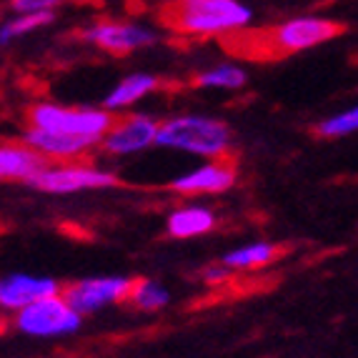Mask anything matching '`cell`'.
Returning a JSON list of instances; mask_svg holds the SVG:
<instances>
[{"label": "cell", "instance_id": "1", "mask_svg": "<svg viewBox=\"0 0 358 358\" xmlns=\"http://www.w3.org/2000/svg\"><path fill=\"white\" fill-rule=\"evenodd\" d=\"M158 20L178 36L223 38L251 23V10L238 0H168Z\"/></svg>", "mask_w": 358, "mask_h": 358}, {"label": "cell", "instance_id": "2", "mask_svg": "<svg viewBox=\"0 0 358 358\" xmlns=\"http://www.w3.org/2000/svg\"><path fill=\"white\" fill-rule=\"evenodd\" d=\"M158 145L203 158H228L231 131L226 123L206 115H176L158 126Z\"/></svg>", "mask_w": 358, "mask_h": 358}, {"label": "cell", "instance_id": "3", "mask_svg": "<svg viewBox=\"0 0 358 358\" xmlns=\"http://www.w3.org/2000/svg\"><path fill=\"white\" fill-rule=\"evenodd\" d=\"M28 126L41 131L60 133V136L85 138L90 143H101L103 136L113 126L110 110L98 108H73L55 103H38L28 110Z\"/></svg>", "mask_w": 358, "mask_h": 358}, {"label": "cell", "instance_id": "4", "mask_svg": "<svg viewBox=\"0 0 358 358\" xmlns=\"http://www.w3.org/2000/svg\"><path fill=\"white\" fill-rule=\"evenodd\" d=\"M80 310H76L63 293H53L45 299H38L18 310L15 326L28 336H68L80 329Z\"/></svg>", "mask_w": 358, "mask_h": 358}, {"label": "cell", "instance_id": "5", "mask_svg": "<svg viewBox=\"0 0 358 358\" xmlns=\"http://www.w3.org/2000/svg\"><path fill=\"white\" fill-rule=\"evenodd\" d=\"M33 188L45 193H78V191H96V188H113L118 178L108 171L93 168L85 161H66L58 166H45L36 178L30 180Z\"/></svg>", "mask_w": 358, "mask_h": 358}, {"label": "cell", "instance_id": "6", "mask_svg": "<svg viewBox=\"0 0 358 358\" xmlns=\"http://www.w3.org/2000/svg\"><path fill=\"white\" fill-rule=\"evenodd\" d=\"M80 38L110 55H128L133 50L155 43V36L148 28L131 23H115V20H103V23L88 25L85 30H80Z\"/></svg>", "mask_w": 358, "mask_h": 358}, {"label": "cell", "instance_id": "7", "mask_svg": "<svg viewBox=\"0 0 358 358\" xmlns=\"http://www.w3.org/2000/svg\"><path fill=\"white\" fill-rule=\"evenodd\" d=\"M158 126L148 115H126V118L113 120L110 131L103 136L101 145L106 153L113 155H131L138 150L150 148L158 143Z\"/></svg>", "mask_w": 358, "mask_h": 358}, {"label": "cell", "instance_id": "8", "mask_svg": "<svg viewBox=\"0 0 358 358\" xmlns=\"http://www.w3.org/2000/svg\"><path fill=\"white\" fill-rule=\"evenodd\" d=\"M131 278H88V281L73 283L63 291L68 303L80 313H93L110 303H126L131 293Z\"/></svg>", "mask_w": 358, "mask_h": 358}, {"label": "cell", "instance_id": "9", "mask_svg": "<svg viewBox=\"0 0 358 358\" xmlns=\"http://www.w3.org/2000/svg\"><path fill=\"white\" fill-rule=\"evenodd\" d=\"M236 161L233 155L228 158H210V163L196 168L191 173L178 176V178L171 183L176 193H183V196H210V193H223L228 191L233 183H236Z\"/></svg>", "mask_w": 358, "mask_h": 358}, {"label": "cell", "instance_id": "10", "mask_svg": "<svg viewBox=\"0 0 358 358\" xmlns=\"http://www.w3.org/2000/svg\"><path fill=\"white\" fill-rule=\"evenodd\" d=\"M58 293L53 278H36V275H8L0 278V308L20 310L28 303Z\"/></svg>", "mask_w": 358, "mask_h": 358}, {"label": "cell", "instance_id": "11", "mask_svg": "<svg viewBox=\"0 0 358 358\" xmlns=\"http://www.w3.org/2000/svg\"><path fill=\"white\" fill-rule=\"evenodd\" d=\"M48 166V158L28 143H0V180H30Z\"/></svg>", "mask_w": 358, "mask_h": 358}, {"label": "cell", "instance_id": "12", "mask_svg": "<svg viewBox=\"0 0 358 358\" xmlns=\"http://www.w3.org/2000/svg\"><path fill=\"white\" fill-rule=\"evenodd\" d=\"M25 143L33 145L38 153H43L45 158H58V161H73L80 158L90 150V141L85 138H73V136H60V133L41 131V128H30L25 133Z\"/></svg>", "mask_w": 358, "mask_h": 358}, {"label": "cell", "instance_id": "13", "mask_svg": "<svg viewBox=\"0 0 358 358\" xmlns=\"http://www.w3.org/2000/svg\"><path fill=\"white\" fill-rule=\"evenodd\" d=\"M215 228V215L203 206H188L168 215V233L173 238H196Z\"/></svg>", "mask_w": 358, "mask_h": 358}, {"label": "cell", "instance_id": "14", "mask_svg": "<svg viewBox=\"0 0 358 358\" xmlns=\"http://www.w3.org/2000/svg\"><path fill=\"white\" fill-rule=\"evenodd\" d=\"M158 88H161V80L155 76H148V73L128 76L110 90V96L106 98V108L108 110H118V108L133 106V103L143 101L145 96H150Z\"/></svg>", "mask_w": 358, "mask_h": 358}, {"label": "cell", "instance_id": "15", "mask_svg": "<svg viewBox=\"0 0 358 358\" xmlns=\"http://www.w3.org/2000/svg\"><path fill=\"white\" fill-rule=\"evenodd\" d=\"M283 253V248L273 243H248L238 251H231L223 256V263H226L231 271H253V268H263L268 263L278 261Z\"/></svg>", "mask_w": 358, "mask_h": 358}, {"label": "cell", "instance_id": "16", "mask_svg": "<svg viewBox=\"0 0 358 358\" xmlns=\"http://www.w3.org/2000/svg\"><path fill=\"white\" fill-rule=\"evenodd\" d=\"M245 83V73L238 66H215L210 71H203L196 76L198 88H223L238 90Z\"/></svg>", "mask_w": 358, "mask_h": 358}, {"label": "cell", "instance_id": "17", "mask_svg": "<svg viewBox=\"0 0 358 358\" xmlns=\"http://www.w3.org/2000/svg\"><path fill=\"white\" fill-rule=\"evenodd\" d=\"M128 303H133L141 310H158L168 303V291L161 283L141 278V281H133L131 293H128Z\"/></svg>", "mask_w": 358, "mask_h": 358}, {"label": "cell", "instance_id": "18", "mask_svg": "<svg viewBox=\"0 0 358 358\" xmlns=\"http://www.w3.org/2000/svg\"><path fill=\"white\" fill-rule=\"evenodd\" d=\"M48 23H53V10L18 13V18L8 20V23L0 28V43H8V41H13V38L25 36V33H30V30H38Z\"/></svg>", "mask_w": 358, "mask_h": 358}, {"label": "cell", "instance_id": "19", "mask_svg": "<svg viewBox=\"0 0 358 358\" xmlns=\"http://www.w3.org/2000/svg\"><path fill=\"white\" fill-rule=\"evenodd\" d=\"M356 131H358V106L346 110V113H338V115H334V118L323 120V123L316 126V133L321 138H341Z\"/></svg>", "mask_w": 358, "mask_h": 358}, {"label": "cell", "instance_id": "20", "mask_svg": "<svg viewBox=\"0 0 358 358\" xmlns=\"http://www.w3.org/2000/svg\"><path fill=\"white\" fill-rule=\"evenodd\" d=\"M55 6H60V0H13V10H15V13L53 10Z\"/></svg>", "mask_w": 358, "mask_h": 358}]
</instances>
